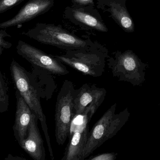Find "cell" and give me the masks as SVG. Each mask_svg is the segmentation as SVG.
Returning a JSON list of instances; mask_svg holds the SVG:
<instances>
[{"label": "cell", "instance_id": "obj_12", "mask_svg": "<svg viewBox=\"0 0 160 160\" xmlns=\"http://www.w3.org/2000/svg\"><path fill=\"white\" fill-rule=\"evenodd\" d=\"M17 109L15 115V123L13 127L14 136L20 144L28 135V128L32 119V112L23 98L16 90Z\"/></svg>", "mask_w": 160, "mask_h": 160}, {"label": "cell", "instance_id": "obj_8", "mask_svg": "<svg viewBox=\"0 0 160 160\" xmlns=\"http://www.w3.org/2000/svg\"><path fill=\"white\" fill-rule=\"evenodd\" d=\"M53 4V0H30L12 18L0 23V28L20 25L48 11Z\"/></svg>", "mask_w": 160, "mask_h": 160}, {"label": "cell", "instance_id": "obj_16", "mask_svg": "<svg viewBox=\"0 0 160 160\" xmlns=\"http://www.w3.org/2000/svg\"><path fill=\"white\" fill-rule=\"evenodd\" d=\"M24 0H0V14L20 4Z\"/></svg>", "mask_w": 160, "mask_h": 160}, {"label": "cell", "instance_id": "obj_14", "mask_svg": "<svg viewBox=\"0 0 160 160\" xmlns=\"http://www.w3.org/2000/svg\"><path fill=\"white\" fill-rule=\"evenodd\" d=\"M72 12L73 17L79 22L99 32L108 31L104 23L92 15L78 9H74Z\"/></svg>", "mask_w": 160, "mask_h": 160}, {"label": "cell", "instance_id": "obj_3", "mask_svg": "<svg viewBox=\"0 0 160 160\" xmlns=\"http://www.w3.org/2000/svg\"><path fill=\"white\" fill-rule=\"evenodd\" d=\"M116 103L111 106L89 132L83 153L84 159L114 137L128 121L130 116L128 109L116 113Z\"/></svg>", "mask_w": 160, "mask_h": 160}, {"label": "cell", "instance_id": "obj_2", "mask_svg": "<svg viewBox=\"0 0 160 160\" xmlns=\"http://www.w3.org/2000/svg\"><path fill=\"white\" fill-rule=\"evenodd\" d=\"M63 63L94 78L101 77L109 57L105 47L93 43L84 48L66 52L63 55H55Z\"/></svg>", "mask_w": 160, "mask_h": 160}, {"label": "cell", "instance_id": "obj_13", "mask_svg": "<svg viewBox=\"0 0 160 160\" xmlns=\"http://www.w3.org/2000/svg\"><path fill=\"white\" fill-rule=\"evenodd\" d=\"M111 12L113 18L125 32H134V22L125 4L112 3L111 5Z\"/></svg>", "mask_w": 160, "mask_h": 160}, {"label": "cell", "instance_id": "obj_11", "mask_svg": "<svg viewBox=\"0 0 160 160\" xmlns=\"http://www.w3.org/2000/svg\"><path fill=\"white\" fill-rule=\"evenodd\" d=\"M88 122L77 125L76 129L70 132V139L61 160H84L83 153L89 133Z\"/></svg>", "mask_w": 160, "mask_h": 160}, {"label": "cell", "instance_id": "obj_4", "mask_svg": "<svg viewBox=\"0 0 160 160\" xmlns=\"http://www.w3.org/2000/svg\"><path fill=\"white\" fill-rule=\"evenodd\" d=\"M22 34L45 45L66 51L86 48L93 42L78 37L61 26L51 24L37 23L32 29Z\"/></svg>", "mask_w": 160, "mask_h": 160}, {"label": "cell", "instance_id": "obj_18", "mask_svg": "<svg viewBox=\"0 0 160 160\" xmlns=\"http://www.w3.org/2000/svg\"><path fill=\"white\" fill-rule=\"evenodd\" d=\"M117 156L118 153H105L84 160H116Z\"/></svg>", "mask_w": 160, "mask_h": 160}, {"label": "cell", "instance_id": "obj_20", "mask_svg": "<svg viewBox=\"0 0 160 160\" xmlns=\"http://www.w3.org/2000/svg\"><path fill=\"white\" fill-rule=\"evenodd\" d=\"M5 160H28L21 157L14 156L11 154H8V156L5 158Z\"/></svg>", "mask_w": 160, "mask_h": 160}, {"label": "cell", "instance_id": "obj_10", "mask_svg": "<svg viewBox=\"0 0 160 160\" xmlns=\"http://www.w3.org/2000/svg\"><path fill=\"white\" fill-rule=\"evenodd\" d=\"M38 120L32 113L28 135L20 146L34 160H46L44 141L38 126Z\"/></svg>", "mask_w": 160, "mask_h": 160}, {"label": "cell", "instance_id": "obj_5", "mask_svg": "<svg viewBox=\"0 0 160 160\" xmlns=\"http://www.w3.org/2000/svg\"><path fill=\"white\" fill-rule=\"evenodd\" d=\"M76 90L72 82L65 80L57 96L55 107V137L60 146L64 144L70 134L71 125L75 117Z\"/></svg>", "mask_w": 160, "mask_h": 160}, {"label": "cell", "instance_id": "obj_7", "mask_svg": "<svg viewBox=\"0 0 160 160\" xmlns=\"http://www.w3.org/2000/svg\"><path fill=\"white\" fill-rule=\"evenodd\" d=\"M16 48L18 54L27 60L35 69L58 76L69 74L65 66L55 56L46 53L21 40L18 42Z\"/></svg>", "mask_w": 160, "mask_h": 160}, {"label": "cell", "instance_id": "obj_15", "mask_svg": "<svg viewBox=\"0 0 160 160\" xmlns=\"http://www.w3.org/2000/svg\"><path fill=\"white\" fill-rule=\"evenodd\" d=\"M8 87L0 71V113H3L8 111Z\"/></svg>", "mask_w": 160, "mask_h": 160}, {"label": "cell", "instance_id": "obj_9", "mask_svg": "<svg viewBox=\"0 0 160 160\" xmlns=\"http://www.w3.org/2000/svg\"><path fill=\"white\" fill-rule=\"evenodd\" d=\"M106 94L105 88L98 87L95 84L85 83L76 89L74 99L75 117L82 115L91 103L102 102Z\"/></svg>", "mask_w": 160, "mask_h": 160}, {"label": "cell", "instance_id": "obj_1", "mask_svg": "<svg viewBox=\"0 0 160 160\" xmlns=\"http://www.w3.org/2000/svg\"><path fill=\"white\" fill-rule=\"evenodd\" d=\"M10 70L16 89L30 107L32 112L40 121L46 137L51 159L55 160L48 132L47 119L41 105V92L37 82L33 74L28 72L15 61L11 62Z\"/></svg>", "mask_w": 160, "mask_h": 160}, {"label": "cell", "instance_id": "obj_17", "mask_svg": "<svg viewBox=\"0 0 160 160\" xmlns=\"http://www.w3.org/2000/svg\"><path fill=\"white\" fill-rule=\"evenodd\" d=\"M7 37H11V35L8 34L5 30H0V56L4 49H8L12 47V44L8 41L5 40Z\"/></svg>", "mask_w": 160, "mask_h": 160}, {"label": "cell", "instance_id": "obj_6", "mask_svg": "<svg viewBox=\"0 0 160 160\" xmlns=\"http://www.w3.org/2000/svg\"><path fill=\"white\" fill-rule=\"evenodd\" d=\"M108 67L113 77L118 81L139 85L145 81L146 65L143 63L132 51H117L107 60Z\"/></svg>", "mask_w": 160, "mask_h": 160}, {"label": "cell", "instance_id": "obj_19", "mask_svg": "<svg viewBox=\"0 0 160 160\" xmlns=\"http://www.w3.org/2000/svg\"><path fill=\"white\" fill-rule=\"evenodd\" d=\"M72 1L79 4L85 5L91 4L93 3V0H72Z\"/></svg>", "mask_w": 160, "mask_h": 160}]
</instances>
